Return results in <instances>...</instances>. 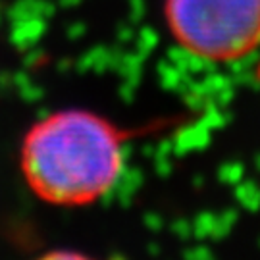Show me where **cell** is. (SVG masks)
<instances>
[{
	"label": "cell",
	"instance_id": "1",
	"mask_svg": "<svg viewBox=\"0 0 260 260\" xmlns=\"http://www.w3.org/2000/svg\"><path fill=\"white\" fill-rule=\"evenodd\" d=\"M125 133L89 110H60L37 121L21 145V174L35 195L56 206L91 205L116 185Z\"/></svg>",
	"mask_w": 260,
	"mask_h": 260
},
{
	"label": "cell",
	"instance_id": "2",
	"mask_svg": "<svg viewBox=\"0 0 260 260\" xmlns=\"http://www.w3.org/2000/svg\"><path fill=\"white\" fill-rule=\"evenodd\" d=\"M172 37L187 52L233 62L260 45V0H166Z\"/></svg>",
	"mask_w": 260,
	"mask_h": 260
}]
</instances>
